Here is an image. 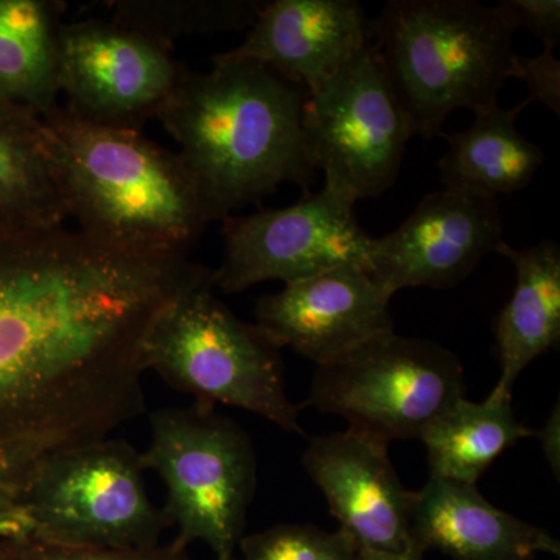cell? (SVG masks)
<instances>
[{"label": "cell", "mask_w": 560, "mask_h": 560, "mask_svg": "<svg viewBox=\"0 0 560 560\" xmlns=\"http://www.w3.org/2000/svg\"><path fill=\"white\" fill-rule=\"evenodd\" d=\"M533 101L512 108L493 106L475 114L467 130L451 132L448 150L438 162L444 189L495 201L528 187L544 164V151L518 131L517 119Z\"/></svg>", "instance_id": "cell-19"}, {"label": "cell", "mask_w": 560, "mask_h": 560, "mask_svg": "<svg viewBox=\"0 0 560 560\" xmlns=\"http://www.w3.org/2000/svg\"><path fill=\"white\" fill-rule=\"evenodd\" d=\"M145 470L167 489L164 515L175 539L208 545L215 560L235 558L257 488V458L246 431L215 407L162 408L150 419Z\"/></svg>", "instance_id": "cell-7"}, {"label": "cell", "mask_w": 560, "mask_h": 560, "mask_svg": "<svg viewBox=\"0 0 560 560\" xmlns=\"http://www.w3.org/2000/svg\"><path fill=\"white\" fill-rule=\"evenodd\" d=\"M515 28H526L548 47L560 43L559 0H503L500 2Z\"/></svg>", "instance_id": "cell-27"}, {"label": "cell", "mask_w": 560, "mask_h": 560, "mask_svg": "<svg viewBox=\"0 0 560 560\" xmlns=\"http://www.w3.org/2000/svg\"><path fill=\"white\" fill-rule=\"evenodd\" d=\"M415 130L374 44L305 95L302 153L352 202L394 186Z\"/></svg>", "instance_id": "cell-8"}, {"label": "cell", "mask_w": 560, "mask_h": 560, "mask_svg": "<svg viewBox=\"0 0 560 560\" xmlns=\"http://www.w3.org/2000/svg\"><path fill=\"white\" fill-rule=\"evenodd\" d=\"M517 66L521 77L529 90V98L539 102L560 117V61L556 58L555 49L545 46L536 57L517 55Z\"/></svg>", "instance_id": "cell-26"}, {"label": "cell", "mask_w": 560, "mask_h": 560, "mask_svg": "<svg viewBox=\"0 0 560 560\" xmlns=\"http://www.w3.org/2000/svg\"><path fill=\"white\" fill-rule=\"evenodd\" d=\"M353 206L324 186L289 208L226 217L215 289L241 293L268 280L289 283L345 267L371 272L372 237L360 226Z\"/></svg>", "instance_id": "cell-10"}, {"label": "cell", "mask_w": 560, "mask_h": 560, "mask_svg": "<svg viewBox=\"0 0 560 560\" xmlns=\"http://www.w3.org/2000/svg\"><path fill=\"white\" fill-rule=\"evenodd\" d=\"M68 219L46 121L27 106L0 101V228L47 230Z\"/></svg>", "instance_id": "cell-18"}, {"label": "cell", "mask_w": 560, "mask_h": 560, "mask_svg": "<svg viewBox=\"0 0 560 560\" xmlns=\"http://www.w3.org/2000/svg\"><path fill=\"white\" fill-rule=\"evenodd\" d=\"M305 91L256 61L187 72L158 120L179 145L212 221L259 205L280 184L311 187L302 153Z\"/></svg>", "instance_id": "cell-2"}, {"label": "cell", "mask_w": 560, "mask_h": 560, "mask_svg": "<svg viewBox=\"0 0 560 560\" xmlns=\"http://www.w3.org/2000/svg\"><path fill=\"white\" fill-rule=\"evenodd\" d=\"M410 541L453 560H536L560 555L548 530L508 514L482 497L477 485L430 477L412 497Z\"/></svg>", "instance_id": "cell-16"}, {"label": "cell", "mask_w": 560, "mask_h": 560, "mask_svg": "<svg viewBox=\"0 0 560 560\" xmlns=\"http://www.w3.org/2000/svg\"><path fill=\"white\" fill-rule=\"evenodd\" d=\"M501 242L497 200L451 189L434 191L396 231L372 238L371 275L390 296L412 287L451 289Z\"/></svg>", "instance_id": "cell-12"}, {"label": "cell", "mask_w": 560, "mask_h": 560, "mask_svg": "<svg viewBox=\"0 0 560 560\" xmlns=\"http://www.w3.org/2000/svg\"><path fill=\"white\" fill-rule=\"evenodd\" d=\"M534 431L512 410V399L489 394L485 401L456 400L423 430L430 477L477 485L501 453Z\"/></svg>", "instance_id": "cell-21"}, {"label": "cell", "mask_w": 560, "mask_h": 560, "mask_svg": "<svg viewBox=\"0 0 560 560\" xmlns=\"http://www.w3.org/2000/svg\"><path fill=\"white\" fill-rule=\"evenodd\" d=\"M495 253L515 268V289L495 320L500 378L493 396L512 399V389L534 360L560 342V246L541 241L525 249L506 242Z\"/></svg>", "instance_id": "cell-17"}, {"label": "cell", "mask_w": 560, "mask_h": 560, "mask_svg": "<svg viewBox=\"0 0 560 560\" xmlns=\"http://www.w3.org/2000/svg\"><path fill=\"white\" fill-rule=\"evenodd\" d=\"M213 271L66 226L0 228V452L54 455L145 410L147 337Z\"/></svg>", "instance_id": "cell-1"}, {"label": "cell", "mask_w": 560, "mask_h": 560, "mask_svg": "<svg viewBox=\"0 0 560 560\" xmlns=\"http://www.w3.org/2000/svg\"><path fill=\"white\" fill-rule=\"evenodd\" d=\"M47 456L25 448L0 452V536L40 460Z\"/></svg>", "instance_id": "cell-25"}, {"label": "cell", "mask_w": 560, "mask_h": 560, "mask_svg": "<svg viewBox=\"0 0 560 560\" xmlns=\"http://www.w3.org/2000/svg\"><path fill=\"white\" fill-rule=\"evenodd\" d=\"M422 552L415 547H408L401 551H374L359 548L355 560H422Z\"/></svg>", "instance_id": "cell-29"}, {"label": "cell", "mask_w": 560, "mask_h": 560, "mask_svg": "<svg viewBox=\"0 0 560 560\" xmlns=\"http://www.w3.org/2000/svg\"><path fill=\"white\" fill-rule=\"evenodd\" d=\"M66 3L0 0V101L46 116L57 108L58 35Z\"/></svg>", "instance_id": "cell-20"}, {"label": "cell", "mask_w": 560, "mask_h": 560, "mask_svg": "<svg viewBox=\"0 0 560 560\" xmlns=\"http://www.w3.org/2000/svg\"><path fill=\"white\" fill-rule=\"evenodd\" d=\"M241 560H355L359 547L348 534L312 525H278L243 536ZM238 560V559H237Z\"/></svg>", "instance_id": "cell-23"}, {"label": "cell", "mask_w": 560, "mask_h": 560, "mask_svg": "<svg viewBox=\"0 0 560 560\" xmlns=\"http://www.w3.org/2000/svg\"><path fill=\"white\" fill-rule=\"evenodd\" d=\"M189 69L172 47L114 21L62 24L57 80L66 108L103 127L142 131L160 116Z\"/></svg>", "instance_id": "cell-11"}, {"label": "cell", "mask_w": 560, "mask_h": 560, "mask_svg": "<svg viewBox=\"0 0 560 560\" xmlns=\"http://www.w3.org/2000/svg\"><path fill=\"white\" fill-rule=\"evenodd\" d=\"M267 0H117L113 20L172 47L184 36L246 32Z\"/></svg>", "instance_id": "cell-22"}, {"label": "cell", "mask_w": 560, "mask_h": 560, "mask_svg": "<svg viewBox=\"0 0 560 560\" xmlns=\"http://www.w3.org/2000/svg\"><path fill=\"white\" fill-rule=\"evenodd\" d=\"M533 436H536L540 442L541 452H544L545 459L550 464L552 474L560 477V407L559 401L552 408L550 416L545 420L540 430L534 431Z\"/></svg>", "instance_id": "cell-28"}, {"label": "cell", "mask_w": 560, "mask_h": 560, "mask_svg": "<svg viewBox=\"0 0 560 560\" xmlns=\"http://www.w3.org/2000/svg\"><path fill=\"white\" fill-rule=\"evenodd\" d=\"M230 560H237V559L234 558V559H230Z\"/></svg>", "instance_id": "cell-30"}, {"label": "cell", "mask_w": 560, "mask_h": 560, "mask_svg": "<svg viewBox=\"0 0 560 560\" xmlns=\"http://www.w3.org/2000/svg\"><path fill=\"white\" fill-rule=\"evenodd\" d=\"M371 40V21L355 0H267L245 39L212 62H261L311 94Z\"/></svg>", "instance_id": "cell-15"}, {"label": "cell", "mask_w": 560, "mask_h": 560, "mask_svg": "<svg viewBox=\"0 0 560 560\" xmlns=\"http://www.w3.org/2000/svg\"><path fill=\"white\" fill-rule=\"evenodd\" d=\"M464 393V368L452 350L393 330L316 366L307 405L390 444L419 440Z\"/></svg>", "instance_id": "cell-9"}, {"label": "cell", "mask_w": 560, "mask_h": 560, "mask_svg": "<svg viewBox=\"0 0 560 560\" xmlns=\"http://www.w3.org/2000/svg\"><path fill=\"white\" fill-rule=\"evenodd\" d=\"M388 445L349 427L312 438L302 453V466L323 492L340 529L364 550L401 551L411 547L415 492L401 485Z\"/></svg>", "instance_id": "cell-14"}, {"label": "cell", "mask_w": 560, "mask_h": 560, "mask_svg": "<svg viewBox=\"0 0 560 560\" xmlns=\"http://www.w3.org/2000/svg\"><path fill=\"white\" fill-rule=\"evenodd\" d=\"M143 474L140 453L113 438L54 453L40 460L0 540L28 537L106 550L153 547L171 525L150 500Z\"/></svg>", "instance_id": "cell-6"}, {"label": "cell", "mask_w": 560, "mask_h": 560, "mask_svg": "<svg viewBox=\"0 0 560 560\" xmlns=\"http://www.w3.org/2000/svg\"><path fill=\"white\" fill-rule=\"evenodd\" d=\"M517 28L503 7L475 0H389L371 39L410 116L415 136L433 139L452 113H485L518 79Z\"/></svg>", "instance_id": "cell-4"}, {"label": "cell", "mask_w": 560, "mask_h": 560, "mask_svg": "<svg viewBox=\"0 0 560 560\" xmlns=\"http://www.w3.org/2000/svg\"><path fill=\"white\" fill-rule=\"evenodd\" d=\"M390 300L370 271L337 268L260 298L256 324L279 349H293L323 366L393 331Z\"/></svg>", "instance_id": "cell-13"}, {"label": "cell", "mask_w": 560, "mask_h": 560, "mask_svg": "<svg viewBox=\"0 0 560 560\" xmlns=\"http://www.w3.org/2000/svg\"><path fill=\"white\" fill-rule=\"evenodd\" d=\"M0 560H189L187 547L173 539L167 545L106 550V548H75L20 537L0 540Z\"/></svg>", "instance_id": "cell-24"}, {"label": "cell", "mask_w": 560, "mask_h": 560, "mask_svg": "<svg viewBox=\"0 0 560 560\" xmlns=\"http://www.w3.org/2000/svg\"><path fill=\"white\" fill-rule=\"evenodd\" d=\"M213 278L184 291L165 308L147 337L145 370L194 404L228 405L304 434L301 405L287 393L280 349L213 293Z\"/></svg>", "instance_id": "cell-5"}, {"label": "cell", "mask_w": 560, "mask_h": 560, "mask_svg": "<svg viewBox=\"0 0 560 560\" xmlns=\"http://www.w3.org/2000/svg\"><path fill=\"white\" fill-rule=\"evenodd\" d=\"M43 119L69 219L83 234L116 248L189 256L212 219L179 153L142 131L81 120L61 105Z\"/></svg>", "instance_id": "cell-3"}]
</instances>
